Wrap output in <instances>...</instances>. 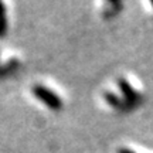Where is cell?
I'll return each mask as SVG.
<instances>
[{
  "label": "cell",
  "mask_w": 153,
  "mask_h": 153,
  "mask_svg": "<svg viewBox=\"0 0 153 153\" xmlns=\"http://www.w3.org/2000/svg\"><path fill=\"white\" fill-rule=\"evenodd\" d=\"M31 92H33V95L38 101H41L47 108H50L53 111H60L62 108V105H64L62 104V99L54 91H51L50 88L44 87V85H40V84L34 85L31 88Z\"/></svg>",
  "instance_id": "1"
},
{
  "label": "cell",
  "mask_w": 153,
  "mask_h": 153,
  "mask_svg": "<svg viewBox=\"0 0 153 153\" xmlns=\"http://www.w3.org/2000/svg\"><path fill=\"white\" fill-rule=\"evenodd\" d=\"M7 33V13L4 4L0 1V37H4Z\"/></svg>",
  "instance_id": "5"
},
{
  "label": "cell",
  "mask_w": 153,
  "mask_h": 153,
  "mask_svg": "<svg viewBox=\"0 0 153 153\" xmlns=\"http://www.w3.org/2000/svg\"><path fill=\"white\" fill-rule=\"evenodd\" d=\"M19 65H20V62H19V60H16V58H13V60L7 61L6 64L0 65V75H6V74H9L10 71L16 70Z\"/></svg>",
  "instance_id": "6"
},
{
  "label": "cell",
  "mask_w": 153,
  "mask_h": 153,
  "mask_svg": "<svg viewBox=\"0 0 153 153\" xmlns=\"http://www.w3.org/2000/svg\"><path fill=\"white\" fill-rule=\"evenodd\" d=\"M118 153H136L135 150H132L129 148H119L118 149Z\"/></svg>",
  "instance_id": "7"
},
{
  "label": "cell",
  "mask_w": 153,
  "mask_h": 153,
  "mask_svg": "<svg viewBox=\"0 0 153 153\" xmlns=\"http://www.w3.org/2000/svg\"><path fill=\"white\" fill-rule=\"evenodd\" d=\"M102 97H104L105 102L109 105L111 108H114V109L120 111V112H125V111L131 109V108L128 106V104L123 101V98H122V97H119V95H116L115 92H111V91H104Z\"/></svg>",
  "instance_id": "3"
},
{
  "label": "cell",
  "mask_w": 153,
  "mask_h": 153,
  "mask_svg": "<svg viewBox=\"0 0 153 153\" xmlns=\"http://www.w3.org/2000/svg\"><path fill=\"white\" fill-rule=\"evenodd\" d=\"M122 9V3L120 1H109L108 3V7L105 9L104 11V17L105 19H111V17H114L115 14H118Z\"/></svg>",
  "instance_id": "4"
},
{
  "label": "cell",
  "mask_w": 153,
  "mask_h": 153,
  "mask_svg": "<svg viewBox=\"0 0 153 153\" xmlns=\"http://www.w3.org/2000/svg\"><path fill=\"white\" fill-rule=\"evenodd\" d=\"M116 85H118L120 94H122L123 101L128 104V106H129L131 109L132 108H135L136 105H139L140 102H142V95H140V94L133 88V85H132L126 78H118Z\"/></svg>",
  "instance_id": "2"
},
{
  "label": "cell",
  "mask_w": 153,
  "mask_h": 153,
  "mask_svg": "<svg viewBox=\"0 0 153 153\" xmlns=\"http://www.w3.org/2000/svg\"><path fill=\"white\" fill-rule=\"evenodd\" d=\"M152 6H153V1H152Z\"/></svg>",
  "instance_id": "8"
}]
</instances>
